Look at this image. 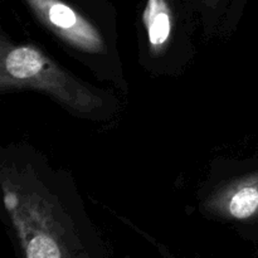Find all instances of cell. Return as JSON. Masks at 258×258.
<instances>
[{
	"label": "cell",
	"instance_id": "6da1fadb",
	"mask_svg": "<svg viewBox=\"0 0 258 258\" xmlns=\"http://www.w3.org/2000/svg\"><path fill=\"white\" fill-rule=\"evenodd\" d=\"M2 188L18 258H111L90 222L66 204L33 165H3Z\"/></svg>",
	"mask_w": 258,
	"mask_h": 258
},
{
	"label": "cell",
	"instance_id": "7a4b0ae2",
	"mask_svg": "<svg viewBox=\"0 0 258 258\" xmlns=\"http://www.w3.org/2000/svg\"><path fill=\"white\" fill-rule=\"evenodd\" d=\"M0 88L43 91L81 113L95 112L103 105L97 92L72 77L42 50L33 45H15L5 38L2 39Z\"/></svg>",
	"mask_w": 258,
	"mask_h": 258
},
{
	"label": "cell",
	"instance_id": "3957f363",
	"mask_svg": "<svg viewBox=\"0 0 258 258\" xmlns=\"http://www.w3.org/2000/svg\"><path fill=\"white\" fill-rule=\"evenodd\" d=\"M43 22L73 48L100 54L106 50L102 35L90 22L67 4L58 0H29Z\"/></svg>",
	"mask_w": 258,
	"mask_h": 258
},
{
	"label": "cell",
	"instance_id": "277c9868",
	"mask_svg": "<svg viewBox=\"0 0 258 258\" xmlns=\"http://www.w3.org/2000/svg\"><path fill=\"white\" fill-rule=\"evenodd\" d=\"M207 209L224 219L246 222L258 218V171L218 189L207 201Z\"/></svg>",
	"mask_w": 258,
	"mask_h": 258
},
{
	"label": "cell",
	"instance_id": "5b68a950",
	"mask_svg": "<svg viewBox=\"0 0 258 258\" xmlns=\"http://www.w3.org/2000/svg\"><path fill=\"white\" fill-rule=\"evenodd\" d=\"M144 24L150 47L160 53L171 35V13L165 0H148L144 12Z\"/></svg>",
	"mask_w": 258,
	"mask_h": 258
},
{
	"label": "cell",
	"instance_id": "8992f818",
	"mask_svg": "<svg viewBox=\"0 0 258 258\" xmlns=\"http://www.w3.org/2000/svg\"><path fill=\"white\" fill-rule=\"evenodd\" d=\"M158 249H159V253H160V256L163 258H180V257H176L175 254H173L170 251H168L165 247L160 246V244H158Z\"/></svg>",
	"mask_w": 258,
	"mask_h": 258
}]
</instances>
